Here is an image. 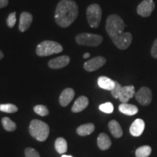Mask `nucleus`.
<instances>
[{"label": "nucleus", "instance_id": "obj_20", "mask_svg": "<svg viewBox=\"0 0 157 157\" xmlns=\"http://www.w3.org/2000/svg\"><path fill=\"white\" fill-rule=\"evenodd\" d=\"M109 129L111 134L116 138H119L122 136L123 131L119 122L116 120H111L109 123Z\"/></svg>", "mask_w": 157, "mask_h": 157}, {"label": "nucleus", "instance_id": "obj_22", "mask_svg": "<svg viewBox=\"0 0 157 157\" xmlns=\"http://www.w3.org/2000/svg\"><path fill=\"white\" fill-rule=\"evenodd\" d=\"M55 148H56L58 154H63L67 151V142L63 137H58V139H56V143H55Z\"/></svg>", "mask_w": 157, "mask_h": 157}, {"label": "nucleus", "instance_id": "obj_30", "mask_svg": "<svg viewBox=\"0 0 157 157\" xmlns=\"http://www.w3.org/2000/svg\"><path fill=\"white\" fill-rule=\"evenodd\" d=\"M25 157H40L39 152L36 151L34 148H26L25 149Z\"/></svg>", "mask_w": 157, "mask_h": 157}, {"label": "nucleus", "instance_id": "obj_26", "mask_svg": "<svg viewBox=\"0 0 157 157\" xmlns=\"http://www.w3.org/2000/svg\"><path fill=\"white\" fill-rule=\"evenodd\" d=\"M34 111L35 113L39 116H42V117H44L49 114V110L45 105H37L34 108Z\"/></svg>", "mask_w": 157, "mask_h": 157}, {"label": "nucleus", "instance_id": "obj_33", "mask_svg": "<svg viewBox=\"0 0 157 157\" xmlns=\"http://www.w3.org/2000/svg\"><path fill=\"white\" fill-rule=\"evenodd\" d=\"M90 54L89 53V52H87V53L84 54L83 58H84V59H85V58H90Z\"/></svg>", "mask_w": 157, "mask_h": 157}, {"label": "nucleus", "instance_id": "obj_14", "mask_svg": "<svg viewBox=\"0 0 157 157\" xmlns=\"http://www.w3.org/2000/svg\"><path fill=\"white\" fill-rule=\"evenodd\" d=\"M75 95V92L72 88H66L60 94L59 102L62 106H67Z\"/></svg>", "mask_w": 157, "mask_h": 157}, {"label": "nucleus", "instance_id": "obj_15", "mask_svg": "<svg viewBox=\"0 0 157 157\" xmlns=\"http://www.w3.org/2000/svg\"><path fill=\"white\" fill-rule=\"evenodd\" d=\"M145 126L146 125H145V122L143 119H137L131 124L130 128H129L130 134L135 137L140 136L144 131Z\"/></svg>", "mask_w": 157, "mask_h": 157}, {"label": "nucleus", "instance_id": "obj_6", "mask_svg": "<svg viewBox=\"0 0 157 157\" xmlns=\"http://www.w3.org/2000/svg\"><path fill=\"white\" fill-rule=\"evenodd\" d=\"M102 17V10L98 4L90 5L87 9V18L91 28H98L100 25Z\"/></svg>", "mask_w": 157, "mask_h": 157}, {"label": "nucleus", "instance_id": "obj_19", "mask_svg": "<svg viewBox=\"0 0 157 157\" xmlns=\"http://www.w3.org/2000/svg\"><path fill=\"white\" fill-rule=\"evenodd\" d=\"M119 110L121 113L127 116H133L138 112V109L135 105L129 103H121L119 105Z\"/></svg>", "mask_w": 157, "mask_h": 157}, {"label": "nucleus", "instance_id": "obj_35", "mask_svg": "<svg viewBox=\"0 0 157 157\" xmlns=\"http://www.w3.org/2000/svg\"><path fill=\"white\" fill-rule=\"evenodd\" d=\"M61 157H73L72 156H67V155H62Z\"/></svg>", "mask_w": 157, "mask_h": 157}, {"label": "nucleus", "instance_id": "obj_27", "mask_svg": "<svg viewBox=\"0 0 157 157\" xmlns=\"http://www.w3.org/2000/svg\"><path fill=\"white\" fill-rule=\"evenodd\" d=\"M99 109L101 111L105 113H111L113 111V104L110 102H107V103H103L100 105Z\"/></svg>", "mask_w": 157, "mask_h": 157}, {"label": "nucleus", "instance_id": "obj_24", "mask_svg": "<svg viewBox=\"0 0 157 157\" xmlns=\"http://www.w3.org/2000/svg\"><path fill=\"white\" fill-rule=\"evenodd\" d=\"M152 149L149 146H143L139 147L135 151L136 157H148L151 154Z\"/></svg>", "mask_w": 157, "mask_h": 157}, {"label": "nucleus", "instance_id": "obj_10", "mask_svg": "<svg viewBox=\"0 0 157 157\" xmlns=\"http://www.w3.org/2000/svg\"><path fill=\"white\" fill-rule=\"evenodd\" d=\"M155 8V3L153 0H143L137 6V13L140 16L147 17L151 15Z\"/></svg>", "mask_w": 157, "mask_h": 157}, {"label": "nucleus", "instance_id": "obj_16", "mask_svg": "<svg viewBox=\"0 0 157 157\" xmlns=\"http://www.w3.org/2000/svg\"><path fill=\"white\" fill-rule=\"evenodd\" d=\"M88 104H89L88 98L85 96H80L74 103L73 106L71 108V111L74 113L81 112L88 106Z\"/></svg>", "mask_w": 157, "mask_h": 157}, {"label": "nucleus", "instance_id": "obj_34", "mask_svg": "<svg viewBox=\"0 0 157 157\" xmlns=\"http://www.w3.org/2000/svg\"><path fill=\"white\" fill-rule=\"evenodd\" d=\"M4 58V54H3V52H2L1 50H0V60H2V59Z\"/></svg>", "mask_w": 157, "mask_h": 157}, {"label": "nucleus", "instance_id": "obj_1", "mask_svg": "<svg viewBox=\"0 0 157 157\" xmlns=\"http://www.w3.org/2000/svg\"><path fill=\"white\" fill-rule=\"evenodd\" d=\"M78 15V7L74 0H60L55 13L56 23L62 28H67L74 22Z\"/></svg>", "mask_w": 157, "mask_h": 157}, {"label": "nucleus", "instance_id": "obj_2", "mask_svg": "<svg viewBox=\"0 0 157 157\" xmlns=\"http://www.w3.org/2000/svg\"><path fill=\"white\" fill-rule=\"evenodd\" d=\"M124 28V22L119 15H111L108 17L105 23V30L111 39L122 34Z\"/></svg>", "mask_w": 157, "mask_h": 157}, {"label": "nucleus", "instance_id": "obj_17", "mask_svg": "<svg viewBox=\"0 0 157 157\" xmlns=\"http://www.w3.org/2000/svg\"><path fill=\"white\" fill-rule=\"evenodd\" d=\"M98 84L102 89L111 91L115 87V81L106 76H102L98 78Z\"/></svg>", "mask_w": 157, "mask_h": 157}, {"label": "nucleus", "instance_id": "obj_5", "mask_svg": "<svg viewBox=\"0 0 157 157\" xmlns=\"http://www.w3.org/2000/svg\"><path fill=\"white\" fill-rule=\"evenodd\" d=\"M76 42L78 45L89 47H97L103 42V37L99 34L82 33L76 35Z\"/></svg>", "mask_w": 157, "mask_h": 157}, {"label": "nucleus", "instance_id": "obj_18", "mask_svg": "<svg viewBox=\"0 0 157 157\" xmlns=\"http://www.w3.org/2000/svg\"><path fill=\"white\" fill-rule=\"evenodd\" d=\"M98 146L102 151L110 148L111 146V140L105 133H101L98 137Z\"/></svg>", "mask_w": 157, "mask_h": 157}, {"label": "nucleus", "instance_id": "obj_8", "mask_svg": "<svg viewBox=\"0 0 157 157\" xmlns=\"http://www.w3.org/2000/svg\"><path fill=\"white\" fill-rule=\"evenodd\" d=\"M116 46L120 50H126L130 46L132 40V36L129 32H124L120 36L111 39Z\"/></svg>", "mask_w": 157, "mask_h": 157}, {"label": "nucleus", "instance_id": "obj_31", "mask_svg": "<svg viewBox=\"0 0 157 157\" xmlns=\"http://www.w3.org/2000/svg\"><path fill=\"white\" fill-rule=\"evenodd\" d=\"M151 53L153 58H157V39L154 41V44H153L151 50Z\"/></svg>", "mask_w": 157, "mask_h": 157}, {"label": "nucleus", "instance_id": "obj_4", "mask_svg": "<svg viewBox=\"0 0 157 157\" xmlns=\"http://www.w3.org/2000/svg\"><path fill=\"white\" fill-rule=\"evenodd\" d=\"M63 50L62 45L54 41L45 40L37 45L36 53L39 57L49 56L51 55L60 53Z\"/></svg>", "mask_w": 157, "mask_h": 157}, {"label": "nucleus", "instance_id": "obj_32", "mask_svg": "<svg viewBox=\"0 0 157 157\" xmlns=\"http://www.w3.org/2000/svg\"><path fill=\"white\" fill-rule=\"evenodd\" d=\"M9 4L8 0H0V9L7 7Z\"/></svg>", "mask_w": 157, "mask_h": 157}, {"label": "nucleus", "instance_id": "obj_28", "mask_svg": "<svg viewBox=\"0 0 157 157\" xmlns=\"http://www.w3.org/2000/svg\"><path fill=\"white\" fill-rule=\"evenodd\" d=\"M16 23V13L13 12L8 15L7 18V25L9 28H13Z\"/></svg>", "mask_w": 157, "mask_h": 157}, {"label": "nucleus", "instance_id": "obj_13", "mask_svg": "<svg viewBox=\"0 0 157 157\" xmlns=\"http://www.w3.org/2000/svg\"><path fill=\"white\" fill-rule=\"evenodd\" d=\"M135 95V91L134 86H124L122 87L120 95H119V100L121 103H128L130 98H132Z\"/></svg>", "mask_w": 157, "mask_h": 157}, {"label": "nucleus", "instance_id": "obj_11", "mask_svg": "<svg viewBox=\"0 0 157 157\" xmlns=\"http://www.w3.org/2000/svg\"><path fill=\"white\" fill-rule=\"evenodd\" d=\"M70 63V58L67 56H62L53 58L48 62V66L52 69H60L68 66Z\"/></svg>", "mask_w": 157, "mask_h": 157}, {"label": "nucleus", "instance_id": "obj_12", "mask_svg": "<svg viewBox=\"0 0 157 157\" xmlns=\"http://www.w3.org/2000/svg\"><path fill=\"white\" fill-rule=\"evenodd\" d=\"M33 21V16L29 12H23L20 16L19 30L21 32H25L30 28Z\"/></svg>", "mask_w": 157, "mask_h": 157}, {"label": "nucleus", "instance_id": "obj_3", "mask_svg": "<svg viewBox=\"0 0 157 157\" xmlns=\"http://www.w3.org/2000/svg\"><path fill=\"white\" fill-rule=\"evenodd\" d=\"M29 131L30 135L38 141L43 142L46 140L50 134V127L44 121L34 119L31 121Z\"/></svg>", "mask_w": 157, "mask_h": 157}, {"label": "nucleus", "instance_id": "obj_9", "mask_svg": "<svg viewBox=\"0 0 157 157\" xmlns=\"http://www.w3.org/2000/svg\"><path fill=\"white\" fill-rule=\"evenodd\" d=\"M106 63V60L103 56H97L90 59L84 64V68L87 71L92 72L99 69Z\"/></svg>", "mask_w": 157, "mask_h": 157}, {"label": "nucleus", "instance_id": "obj_29", "mask_svg": "<svg viewBox=\"0 0 157 157\" xmlns=\"http://www.w3.org/2000/svg\"><path fill=\"white\" fill-rule=\"evenodd\" d=\"M121 89H122V86L121 85L119 82L115 81V87L113 89L111 90V95L114 98H118L119 99V95H120Z\"/></svg>", "mask_w": 157, "mask_h": 157}, {"label": "nucleus", "instance_id": "obj_21", "mask_svg": "<svg viewBox=\"0 0 157 157\" xmlns=\"http://www.w3.org/2000/svg\"><path fill=\"white\" fill-rule=\"evenodd\" d=\"M95 130V125L93 123H87L82 124L76 129V132L80 136H87L92 134Z\"/></svg>", "mask_w": 157, "mask_h": 157}, {"label": "nucleus", "instance_id": "obj_23", "mask_svg": "<svg viewBox=\"0 0 157 157\" xmlns=\"http://www.w3.org/2000/svg\"><path fill=\"white\" fill-rule=\"evenodd\" d=\"M2 124L4 129L8 132H13L16 129L17 125L14 121H12L8 117H4L2 119Z\"/></svg>", "mask_w": 157, "mask_h": 157}, {"label": "nucleus", "instance_id": "obj_7", "mask_svg": "<svg viewBox=\"0 0 157 157\" xmlns=\"http://www.w3.org/2000/svg\"><path fill=\"white\" fill-rule=\"evenodd\" d=\"M135 99L142 105H148L151 103L152 92L147 87H141L137 93H135Z\"/></svg>", "mask_w": 157, "mask_h": 157}, {"label": "nucleus", "instance_id": "obj_25", "mask_svg": "<svg viewBox=\"0 0 157 157\" xmlns=\"http://www.w3.org/2000/svg\"><path fill=\"white\" fill-rule=\"evenodd\" d=\"M17 107L14 104L6 103V104H0V111L7 113H13L17 112Z\"/></svg>", "mask_w": 157, "mask_h": 157}]
</instances>
